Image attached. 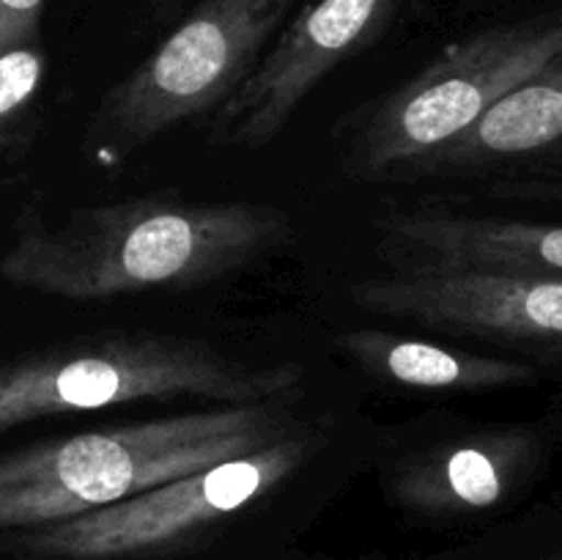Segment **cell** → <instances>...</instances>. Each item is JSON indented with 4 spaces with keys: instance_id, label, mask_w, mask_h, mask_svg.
<instances>
[{
    "instance_id": "1",
    "label": "cell",
    "mask_w": 562,
    "mask_h": 560,
    "mask_svg": "<svg viewBox=\"0 0 562 560\" xmlns=\"http://www.w3.org/2000/svg\"><path fill=\"white\" fill-rule=\"evenodd\" d=\"M291 234L289 214L269 203L146 195L75 209L60 223L25 228L0 256V278L71 302L198 289L247 267Z\"/></svg>"
},
{
    "instance_id": "2",
    "label": "cell",
    "mask_w": 562,
    "mask_h": 560,
    "mask_svg": "<svg viewBox=\"0 0 562 560\" xmlns=\"http://www.w3.org/2000/svg\"><path fill=\"white\" fill-rule=\"evenodd\" d=\"M291 428L283 401L217 404L47 439L0 456V533L58 525L124 503Z\"/></svg>"
},
{
    "instance_id": "3",
    "label": "cell",
    "mask_w": 562,
    "mask_h": 560,
    "mask_svg": "<svg viewBox=\"0 0 562 560\" xmlns=\"http://www.w3.org/2000/svg\"><path fill=\"white\" fill-rule=\"evenodd\" d=\"M300 384L302 368L296 362L256 366L223 355L206 340L97 335L0 362V434L44 417L143 401H283Z\"/></svg>"
},
{
    "instance_id": "4",
    "label": "cell",
    "mask_w": 562,
    "mask_h": 560,
    "mask_svg": "<svg viewBox=\"0 0 562 560\" xmlns=\"http://www.w3.org/2000/svg\"><path fill=\"white\" fill-rule=\"evenodd\" d=\"M560 49L562 9L453 42L355 126L346 168L362 179L426 173Z\"/></svg>"
},
{
    "instance_id": "5",
    "label": "cell",
    "mask_w": 562,
    "mask_h": 560,
    "mask_svg": "<svg viewBox=\"0 0 562 560\" xmlns=\"http://www.w3.org/2000/svg\"><path fill=\"white\" fill-rule=\"evenodd\" d=\"M300 0H198L135 69L102 97L91 141L135 152L220 110L252 75Z\"/></svg>"
},
{
    "instance_id": "6",
    "label": "cell",
    "mask_w": 562,
    "mask_h": 560,
    "mask_svg": "<svg viewBox=\"0 0 562 560\" xmlns=\"http://www.w3.org/2000/svg\"><path fill=\"white\" fill-rule=\"evenodd\" d=\"M318 448V434L289 432L252 453L209 464L124 503L16 533L14 547L31 560H137L173 552L289 481Z\"/></svg>"
},
{
    "instance_id": "7",
    "label": "cell",
    "mask_w": 562,
    "mask_h": 560,
    "mask_svg": "<svg viewBox=\"0 0 562 560\" xmlns=\"http://www.w3.org/2000/svg\"><path fill=\"white\" fill-rule=\"evenodd\" d=\"M401 5L404 0H305L239 91L214 113L209 143L220 148L272 143L340 64L390 31Z\"/></svg>"
},
{
    "instance_id": "8",
    "label": "cell",
    "mask_w": 562,
    "mask_h": 560,
    "mask_svg": "<svg viewBox=\"0 0 562 560\" xmlns=\"http://www.w3.org/2000/svg\"><path fill=\"white\" fill-rule=\"evenodd\" d=\"M357 307L453 335L562 346V280L472 269H395L351 289Z\"/></svg>"
},
{
    "instance_id": "9",
    "label": "cell",
    "mask_w": 562,
    "mask_h": 560,
    "mask_svg": "<svg viewBox=\"0 0 562 560\" xmlns=\"http://www.w3.org/2000/svg\"><path fill=\"white\" fill-rule=\"evenodd\" d=\"M382 250L398 269H472L562 280V223L401 212L379 223Z\"/></svg>"
},
{
    "instance_id": "10",
    "label": "cell",
    "mask_w": 562,
    "mask_h": 560,
    "mask_svg": "<svg viewBox=\"0 0 562 560\" xmlns=\"http://www.w3.org/2000/svg\"><path fill=\"white\" fill-rule=\"evenodd\" d=\"M541 456L527 428H492L409 456L393 475V494L409 511L464 516L503 503Z\"/></svg>"
},
{
    "instance_id": "11",
    "label": "cell",
    "mask_w": 562,
    "mask_h": 560,
    "mask_svg": "<svg viewBox=\"0 0 562 560\" xmlns=\"http://www.w3.org/2000/svg\"><path fill=\"white\" fill-rule=\"evenodd\" d=\"M338 346L371 377L412 390L492 393L538 382V368L532 362L448 349L437 340L409 338L390 329H349L340 335Z\"/></svg>"
},
{
    "instance_id": "12",
    "label": "cell",
    "mask_w": 562,
    "mask_h": 560,
    "mask_svg": "<svg viewBox=\"0 0 562 560\" xmlns=\"http://www.w3.org/2000/svg\"><path fill=\"white\" fill-rule=\"evenodd\" d=\"M558 154H562V49L525 86L494 104L486 119L426 173H464Z\"/></svg>"
},
{
    "instance_id": "13",
    "label": "cell",
    "mask_w": 562,
    "mask_h": 560,
    "mask_svg": "<svg viewBox=\"0 0 562 560\" xmlns=\"http://www.w3.org/2000/svg\"><path fill=\"white\" fill-rule=\"evenodd\" d=\"M47 58L36 44L0 55V152L14 146L42 91Z\"/></svg>"
},
{
    "instance_id": "14",
    "label": "cell",
    "mask_w": 562,
    "mask_h": 560,
    "mask_svg": "<svg viewBox=\"0 0 562 560\" xmlns=\"http://www.w3.org/2000/svg\"><path fill=\"white\" fill-rule=\"evenodd\" d=\"M47 0H0V55L36 44Z\"/></svg>"
},
{
    "instance_id": "15",
    "label": "cell",
    "mask_w": 562,
    "mask_h": 560,
    "mask_svg": "<svg viewBox=\"0 0 562 560\" xmlns=\"http://www.w3.org/2000/svg\"><path fill=\"white\" fill-rule=\"evenodd\" d=\"M195 3L198 0H151V14L157 22H170L184 14L187 9H192Z\"/></svg>"
}]
</instances>
